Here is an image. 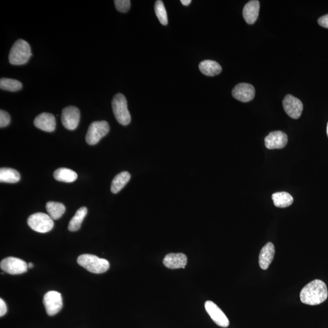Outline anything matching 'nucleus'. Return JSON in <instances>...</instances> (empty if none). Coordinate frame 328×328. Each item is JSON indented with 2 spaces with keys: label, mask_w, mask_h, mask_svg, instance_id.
Here are the masks:
<instances>
[{
  "label": "nucleus",
  "mask_w": 328,
  "mask_h": 328,
  "mask_svg": "<svg viewBox=\"0 0 328 328\" xmlns=\"http://www.w3.org/2000/svg\"><path fill=\"white\" fill-rule=\"evenodd\" d=\"M327 289L322 280H315L306 284L300 293L302 302L309 305H318L327 299Z\"/></svg>",
  "instance_id": "obj_1"
},
{
  "label": "nucleus",
  "mask_w": 328,
  "mask_h": 328,
  "mask_svg": "<svg viewBox=\"0 0 328 328\" xmlns=\"http://www.w3.org/2000/svg\"><path fill=\"white\" fill-rule=\"evenodd\" d=\"M31 46L24 40H16L9 54V62L13 65H25L32 56Z\"/></svg>",
  "instance_id": "obj_2"
},
{
  "label": "nucleus",
  "mask_w": 328,
  "mask_h": 328,
  "mask_svg": "<svg viewBox=\"0 0 328 328\" xmlns=\"http://www.w3.org/2000/svg\"><path fill=\"white\" fill-rule=\"evenodd\" d=\"M78 263L83 268L94 274L104 273L110 268L108 261L90 254H83L79 256Z\"/></svg>",
  "instance_id": "obj_3"
},
{
  "label": "nucleus",
  "mask_w": 328,
  "mask_h": 328,
  "mask_svg": "<svg viewBox=\"0 0 328 328\" xmlns=\"http://www.w3.org/2000/svg\"><path fill=\"white\" fill-rule=\"evenodd\" d=\"M112 108L114 115L120 124L129 125L131 122V116L128 109L126 99L122 94H117L112 100Z\"/></svg>",
  "instance_id": "obj_4"
},
{
  "label": "nucleus",
  "mask_w": 328,
  "mask_h": 328,
  "mask_svg": "<svg viewBox=\"0 0 328 328\" xmlns=\"http://www.w3.org/2000/svg\"><path fill=\"white\" fill-rule=\"evenodd\" d=\"M109 132L110 125L105 120L94 122L90 124L87 132L86 141L89 145H96Z\"/></svg>",
  "instance_id": "obj_5"
},
{
  "label": "nucleus",
  "mask_w": 328,
  "mask_h": 328,
  "mask_svg": "<svg viewBox=\"0 0 328 328\" xmlns=\"http://www.w3.org/2000/svg\"><path fill=\"white\" fill-rule=\"evenodd\" d=\"M28 226L39 233H47L53 227V220L49 215L43 213H36L30 216L28 219Z\"/></svg>",
  "instance_id": "obj_6"
},
{
  "label": "nucleus",
  "mask_w": 328,
  "mask_h": 328,
  "mask_svg": "<svg viewBox=\"0 0 328 328\" xmlns=\"http://www.w3.org/2000/svg\"><path fill=\"white\" fill-rule=\"evenodd\" d=\"M0 267L6 273L18 275L27 272L28 264L17 258L10 257L2 261Z\"/></svg>",
  "instance_id": "obj_7"
},
{
  "label": "nucleus",
  "mask_w": 328,
  "mask_h": 328,
  "mask_svg": "<svg viewBox=\"0 0 328 328\" xmlns=\"http://www.w3.org/2000/svg\"><path fill=\"white\" fill-rule=\"evenodd\" d=\"M43 304L46 313L49 316H53L62 309L63 306L61 294L57 291L51 290L45 294L43 297Z\"/></svg>",
  "instance_id": "obj_8"
},
{
  "label": "nucleus",
  "mask_w": 328,
  "mask_h": 328,
  "mask_svg": "<svg viewBox=\"0 0 328 328\" xmlns=\"http://www.w3.org/2000/svg\"><path fill=\"white\" fill-rule=\"evenodd\" d=\"M80 119L79 110L75 106L66 107L62 110L61 120L65 128L75 130L78 127Z\"/></svg>",
  "instance_id": "obj_9"
},
{
  "label": "nucleus",
  "mask_w": 328,
  "mask_h": 328,
  "mask_svg": "<svg viewBox=\"0 0 328 328\" xmlns=\"http://www.w3.org/2000/svg\"><path fill=\"white\" fill-rule=\"evenodd\" d=\"M283 106L284 111L291 118L298 119L302 115L303 103L301 100L292 95L285 96L283 101Z\"/></svg>",
  "instance_id": "obj_10"
},
{
  "label": "nucleus",
  "mask_w": 328,
  "mask_h": 328,
  "mask_svg": "<svg viewBox=\"0 0 328 328\" xmlns=\"http://www.w3.org/2000/svg\"><path fill=\"white\" fill-rule=\"evenodd\" d=\"M207 313L217 325L223 327L229 326V320L223 311L212 301H207L205 303Z\"/></svg>",
  "instance_id": "obj_11"
},
{
  "label": "nucleus",
  "mask_w": 328,
  "mask_h": 328,
  "mask_svg": "<svg viewBox=\"0 0 328 328\" xmlns=\"http://www.w3.org/2000/svg\"><path fill=\"white\" fill-rule=\"evenodd\" d=\"M232 96L234 98L242 102L251 101L255 97L256 89L249 83H239L232 90Z\"/></svg>",
  "instance_id": "obj_12"
},
{
  "label": "nucleus",
  "mask_w": 328,
  "mask_h": 328,
  "mask_svg": "<svg viewBox=\"0 0 328 328\" xmlns=\"http://www.w3.org/2000/svg\"><path fill=\"white\" fill-rule=\"evenodd\" d=\"M264 142L267 149H282L287 145V136L283 132H273L266 137Z\"/></svg>",
  "instance_id": "obj_13"
},
{
  "label": "nucleus",
  "mask_w": 328,
  "mask_h": 328,
  "mask_svg": "<svg viewBox=\"0 0 328 328\" xmlns=\"http://www.w3.org/2000/svg\"><path fill=\"white\" fill-rule=\"evenodd\" d=\"M33 123L37 128L46 132L54 131L56 126L54 116L48 113H43L37 116Z\"/></svg>",
  "instance_id": "obj_14"
},
{
  "label": "nucleus",
  "mask_w": 328,
  "mask_h": 328,
  "mask_svg": "<svg viewBox=\"0 0 328 328\" xmlns=\"http://www.w3.org/2000/svg\"><path fill=\"white\" fill-rule=\"evenodd\" d=\"M163 263L167 268L171 269L185 268L187 257L182 253H169L164 258Z\"/></svg>",
  "instance_id": "obj_15"
},
{
  "label": "nucleus",
  "mask_w": 328,
  "mask_h": 328,
  "mask_svg": "<svg viewBox=\"0 0 328 328\" xmlns=\"http://www.w3.org/2000/svg\"><path fill=\"white\" fill-rule=\"evenodd\" d=\"M275 256V246L270 242L267 243L260 251L259 256V265L263 270L269 268Z\"/></svg>",
  "instance_id": "obj_16"
},
{
  "label": "nucleus",
  "mask_w": 328,
  "mask_h": 328,
  "mask_svg": "<svg viewBox=\"0 0 328 328\" xmlns=\"http://www.w3.org/2000/svg\"><path fill=\"white\" fill-rule=\"evenodd\" d=\"M260 2L258 0H252L244 6L243 14L247 23L252 25L259 17L260 11Z\"/></svg>",
  "instance_id": "obj_17"
},
{
  "label": "nucleus",
  "mask_w": 328,
  "mask_h": 328,
  "mask_svg": "<svg viewBox=\"0 0 328 328\" xmlns=\"http://www.w3.org/2000/svg\"><path fill=\"white\" fill-rule=\"evenodd\" d=\"M200 71L207 76H215L222 71V66L218 63L213 60H206L201 62L199 65Z\"/></svg>",
  "instance_id": "obj_18"
},
{
  "label": "nucleus",
  "mask_w": 328,
  "mask_h": 328,
  "mask_svg": "<svg viewBox=\"0 0 328 328\" xmlns=\"http://www.w3.org/2000/svg\"><path fill=\"white\" fill-rule=\"evenodd\" d=\"M53 177L59 181L71 183L78 178V174L75 171L66 168H60L53 173Z\"/></svg>",
  "instance_id": "obj_19"
},
{
  "label": "nucleus",
  "mask_w": 328,
  "mask_h": 328,
  "mask_svg": "<svg viewBox=\"0 0 328 328\" xmlns=\"http://www.w3.org/2000/svg\"><path fill=\"white\" fill-rule=\"evenodd\" d=\"M130 178L131 175L129 172H123L119 173L113 180L111 186L112 192L115 194L119 193L129 182Z\"/></svg>",
  "instance_id": "obj_20"
},
{
  "label": "nucleus",
  "mask_w": 328,
  "mask_h": 328,
  "mask_svg": "<svg viewBox=\"0 0 328 328\" xmlns=\"http://www.w3.org/2000/svg\"><path fill=\"white\" fill-rule=\"evenodd\" d=\"M274 205L279 208H286L292 205L294 199L289 193L287 192H277L274 193L272 196Z\"/></svg>",
  "instance_id": "obj_21"
},
{
  "label": "nucleus",
  "mask_w": 328,
  "mask_h": 328,
  "mask_svg": "<svg viewBox=\"0 0 328 328\" xmlns=\"http://www.w3.org/2000/svg\"><path fill=\"white\" fill-rule=\"evenodd\" d=\"M87 212H88V210L85 207H82L77 211L75 215L72 217L69 223L68 229L69 231L76 232V231L79 230L83 220L85 219L87 215Z\"/></svg>",
  "instance_id": "obj_22"
},
{
  "label": "nucleus",
  "mask_w": 328,
  "mask_h": 328,
  "mask_svg": "<svg viewBox=\"0 0 328 328\" xmlns=\"http://www.w3.org/2000/svg\"><path fill=\"white\" fill-rule=\"evenodd\" d=\"M46 209L52 220H59L65 213L66 208L63 204L50 202L47 203Z\"/></svg>",
  "instance_id": "obj_23"
},
{
  "label": "nucleus",
  "mask_w": 328,
  "mask_h": 328,
  "mask_svg": "<svg viewBox=\"0 0 328 328\" xmlns=\"http://www.w3.org/2000/svg\"><path fill=\"white\" fill-rule=\"evenodd\" d=\"M20 175L17 171L10 168L0 169V181L1 183H16L19 181Z\"/></svg>",
  "instance_id": "obj_24"
},
{
  "label": "nucleus",
  "mask_w": 328,
  "mask_h": 328,
  "mask_svg": "<svg viewBox=\"0 0 328 328\" xmlns=\"http://www.w3.org/2000/svg\"><path fill=\"white\" fill-rule=\"evenodd\" d=\"M23 85L17 80L2 78L0 79V88L5 91L16 92L22 88Z\"/></svg>",
  "instance_id": "obj_25"
},
{
  "label": "nucleus",
  "mask_w": 328,
  "mask_h": 328,
  "mask_svg": "<svg viewBox=\"0 0 328 328\" xmlns=\"http://www.w3.org/2000/svg\"><path fill=\"white\" fill-rule=\"evenodd\" d=\"M155 11L160 23L163 26L168 24V16H167L165 6L161 0H158L156 2Z\"/></svg>",
  "instance_id": "obj_26"
},
{
  "label": "nucleus",
  "mask_w": 328,
  "mask_h": 328,
  "mask_svg": "<svg viewBox=\"0 0 328 328\" xmlns=\"http://www.w3.org/2000/svg\"><path fill=\"white\" fill-rule=\"evenodd\" d=\"M114 3L116 9L122 13L128 12L131 6V2L130 0H115Z\"/></svg>",
  "instance_id": "obj_27"
},
{
  "label": "nucleus",
  "mask_w": 328,
  "mask_h": 328,
  "mask_svg": "<svg viewBox=\"0 0 328 328\" xmlns=\"http://www.w3.org/2000/svg\"><path fill=\"white\" fill-rule=\"evenodd\" d=\"M10 122H11V117H10L9 113L1 110L0 111V127L4 128L9 124Z\"/></svg>",
  "instance_id": "obj_28"
},
{
  "label": "nucleus",
  "mask_w": 328,
  "mask_h": 328,
  "mask_svg": "<svg viewBox=\"0 0 328 328\" xmlns=\"http://www.w3.org/2000/svg\"><path fill=\"white\" fill-rule=\"evenodd\" d=\"M318 23L321 26L328 29V14L321 16L318 20Z\"/></svg>",
  "instance_id": "obj_29"
},
{
  "label": "nucleus",
  "mask_w": 328,
  "mask_h": 328,
  "mask_svg": "<svg viewBox=\"0 0 328 328\" xmlns=\"http://www.w3.org/2000/svg\"><path fill=\"white\" fill-rule=\"evenodd\" d=\"M7 313L6 304L4 300L0 299V316L3 317Z\"/></svg>",
  "instance_id": "obj_30"
},
{
  "label": "nucleus",
  "mask_w": 328,
  "mask_h": 328,
  "mask_svg": "<svg viewBox=\"0 0 328 328\" xmlns=\"http://www.w3.org/2000/svg\"><path fill=\"white\" fill-rule=\"evenodd\" d=\"M180 2H181L183 5L187 6H189L191 3H192V1H191V0H181Z\"/></svg>",
  "instance_id": "obj_31"
},
{
  "label": "nucleus",
  "mask_w": 328,
  "mask_h": 328,
  "mask_svg": "<svg viewBox=\"0 0 328 328\" xmlns=\"http://www.w3.org/2000/svg\"><path fill=\"white\" fill-rule=\"evenodd\" d=\"M33 266V265L32 263H29L28 264V268H32Z\"/></svg>",
  "instance_id": "obj_32"
},
{
  "label": "nucleus",
  "mask_w": 328,
  "mask_h": 328,
  "mask_svg": "<svg viewBox=\"0 0 328 328\" xmlns=\"http://www.w3.org/2000/svg\"><path fill=\"white\" fill-rule=\"evenodd\" d=\"M326 132H327V136H328V123H327V124Z\"/></svg>",
  "instance_id": "obj_33"
}]
</instances>
